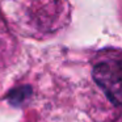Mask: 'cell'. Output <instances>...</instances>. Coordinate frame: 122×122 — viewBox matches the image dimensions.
<instances>
[{
	"label": "cell",
	"mask_w": 122,
	"mask_h": 122,
	"mask_svg": "<svg viewBox=\"0 0 122 122\" xmlns=\"http://www.w3.org/2000/svg\"><path fill=\"white\" fill-rule=\"evenodd\" d=\"M93 79L113 105H122V59H105L93 67Z\"/></svg>",
	"instance_id": "1"
}]
</instances>
